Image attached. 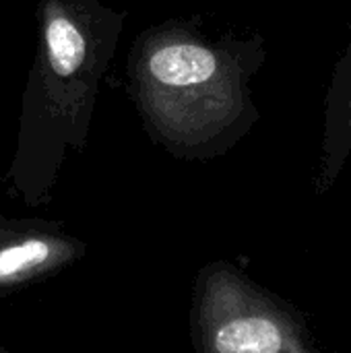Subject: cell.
Listing matches in <instances>:
<instances>
[{"label":"cell","mask_w":351,"mask_h":353,"mask_svg":"<svg viewBox=\"0 0 351 353\" xmlns=\"http://www.w3.org/2000/svg\"><path fill=\"white\" fill-rule=\"evenodd\" d=\"M124 17L103 0H46L39 50L23 95L10 190L29 207L50 199L70 151H83Z\"/></svg>","instance_id":"6da1fadb"},{"label":"cell","mask_w":351,"mask_h":353,"mask_svg":"<svg viewBox=\"0 0 351 353\" xmlns=\"http://www.w3.org/2000/svg\"><path fill=\"white\" fill-rule=\"evenodd\" d=\"M130 77L147 128L178 157L213 153L244 112L238 60L184 27L147 31L132 52Z\"/></svg>","instance_id":"7a4b0ae2"},{"label":"cell","mask_w":351,"mask_h":353,"mask_svg":"<svg viewBox=\"0 0 351 353\" xmlns=\"http://www.w3.org/2000/svg\"><path fill=\"white\" fill-rule=\"evenodd\" d=\"M188 331L194 353H317L294 310L225 261L199 269Z\"/></svg>","instance_id":"3957f363"},{"label":"cell","mask_w":351,"mask_h":353,"mask_svg":"<svg viewBox=\"0 0 351 353\" xmlns=\"http://www.w3.org/2000/svg\"><path fill=\"white\" fill-rule=\"evenodd\" d=\"M87 244L58 223L0 215V300L79 263Z\"/></svg>","instance_id":"277c9868"},{"label":"cell","mask_w":351,"mask_h":353,"mask_svg":"<svg viewBox=\"0 0 351 353\" xmlns=\"http://www.w3.org/2000/svg\"><path fill=\"white\" fill-rule=\"evenodd\" d=\"M0 353H6V352H4V350H2V347H0Z\"/></svg>","instance_id":"5b68a950"}]
</instances>
